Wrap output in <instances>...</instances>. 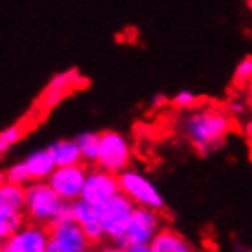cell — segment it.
<instances>
[{
  "instance_id": "22",
  "label": "cell",
  "mask_w": 252,
  "mask_h": 252,
  "mask_svg": "<svg viewBox=\"0 0 252 252\" xmlns=\"http://www.w3.org/2000/svg\"><path fill=\"white\" fill-rule=\"evenodd\" d=\"M170 104L177 110H190V108H194L199 104V99H197V95L194 92H190V90H179L177 94H174V97L170 99Z\"/></svg>"
},
{
  "instance_id": "14",
  "label": "cell",
  "mask_w": 252,
  "mask_h": 252,
  "mask_svg": "<svg viewBox=\"0 0 252 252\" xmlns=\"http://www.w3.org/2000/svg\"><path fill=\"white\" fill-rule=\"evenodd\" d=\"M24 163L28 166L30 176H32V181H48L53 170L57 168L53 159H51L50 152L46 148L33 150L32 154H28L24 158Z\"/></svg>"
},
{
  "instance_id": "31",
  "label": "cell",
  "mask_w": 252,
  "mask_h": 252,
  "mask_svg": "<svg viewBox=\"0 0 252 252\" xmlns=\"http://www.w3.org/2000/svg\"><path fill=\"white\" fill-rule=\"evenodd\" d=\"M247 6H249V9H252V0H247Z\"/></svg>"
},
{
  "instance_id": "18",
  "label": "cell",
  "mask_w": 252,
  "mask_h": 252,
  "mask_svg": "<svg viewBox=\"0 0 252 252\" xmlns=\"http://www.w3.org/2000/svg\"><path fill=\"white\" fill-rule=\"evenodd\" d=\"M2 181L13 185H20V187H28L32 181V176L28 172V166H26L24 159L22 161H15V163L7 164L4 172H2Z\"/></svg>"
},
{
  "instance_id": "10",
  "label": "cell",
  "mask_w": 252,
  "mask_h": 252,
  "mask_svg": "<svg viewBox=\"0 0 252 252\" xmlns=\"http://www.w3.org/2000/svg\"><path fill=\"white\" fill-rule=\"evenodd\" d=\"M50 243L63 252H88L90 241L75 220L57 221L50 225Z\"/></svg>"
},
{
  "instance_id": "19",
  "label": "cell",
  "mask_w": 252,
  "mask_h": 252,
  "mask_svg": "<svg viewBox=\"0 0 252 252\" xmlns=\"http://www.w3.org/2000/svg\"><path fill=\"white\" fill-rule=\"evenodd\" d=\"M28 223L26 214H13V216H0V240L4 241L9 236L20 230Z\"/></svg>"
},
{
  "instance_id": "11",
  "label": "cell",
  "mask_w": 252,
  "mask_h": 252,
  "mask_svg": "<svg viewBox=\"0 0 252 252\" xmlns=\"http://www.w3.org/2000/svg\"><path fill=\"white\" fill-rule=\"evenodd\" d=\"M82 79L84 77L79 75L75 69H66V71H61L57 75H53L51 81L48 82V86L44 88V94H42V99H40L42 104L46 108H53L55 104H59L71 90L84 84Z\"/></svg>"
},
{
  "instance_id": "8",
  "label": "cell",
  "mask_w": 252,
  "mask_h": 252,
  "mask_svg": "<svg viewBox=\"0 0 252 252\" xmlns=\"http://www.w3.org/2000/svg\"><path fill=\"white\" fill-rule=\"evenodd\" d=\"M50 245V227L28 221L24 227L2 241L0 252H46Z\"/></svg>"
},
{
  "instance_id": "4",
  "label": "cell",
  "mask_w": 252,
  "mask_h": 252,
  "mask_svg": "<svg viewBox=\"0 0 252 252\" xmlns=\"http://www.w3.org/2000/svg\"><path fill=\"white\" fill-rule=\"evenodd\" d=\"M119 185L121 192L128 195L135 207L152 208V210H159V212H163L166 208V201H164V195L161 194V190L141 170L126 168L125 172H121Z\"/></svg>"
},
{
  "instance_id": "7",
  "label": "cell",
  "mask_w": 252,
  "mask_h": 252,
  "mask_svg": "<svg viewBox=\"0 0 252 252\" xmlns=\"http://www.w3.org/2000/svg\"><path fill=\"white\" fill-rule=\"evenodd\" d=\"M88 170L82 163L73 164V166H59L53 170L48 183L51 189L57 192V195L66 203H73L82 197L84 183L88 177Z\"/></svg>"
},
{
  "instance_id": "9",
  "label": "cell",
  "mask_w": 252,
  "mask_h": 252,
  "mask_svg": "<svg viewBox=\"0 0 252 252\" xmlns=\"http://www.w3.org/2000/svg\"><path fill=\"white\" fill-rule=\"evenodd\" d=\"M119 192V176L95 166V168H90L88 170V177H86L81 199H84V201L94 205V207H101L102 203L112 199Z\"/></svg>"
},
{
  "instance_id": "3",
  "label": "cell",
  "mask_w": 252,
  "mask_h": 252,
  "mask_svg": "<svg viewBox=\"0 0 252 252\" xmlns=\"http://www.w3.org/2000/svg\"><path fill=\"white\" fill-rule=\"evenodd\" d=\"M97 210H99V218H101L102 228L106 234V241L125 245L126 228H128L130 218L135 210L132 199L119 192L112 199L102 203L101 207H97Z\"/></svg>"
},
{
  "instance_id": "28",
  "label": "cell",
  "mask_w": 252,
  "mask_h": 252,
  "mask_svg": "<svg viewBox=\"0 0 252 252\" xmlns=\"http://www.w3.org/2000/svg\"><path fill=\"white\" fill-rule=\"evenodd\" d=\"M234 252H252V251L249 247L241 245V243H236V245H234Z\"/></svg>"
},
{
  "instance_id": "15",
  "label": "cell",
  "mask_w": 252,
  "mask_h": 252,
  "mask_svg": "<svg viewBox=\"0 0 252 252\" xmlns=\"http://www.w3.org/2000/svg\"><path fill=\"white\" fill-rule=\"evenodd\" d=\"M150 247L156 252H189V251H192L189 245V241L170 227L161 228L159 234L150 243Z\"/></svg>"
},
{
  "instance_id": "27",
  "label": "cell",
  "mask_w": 252,
  "mask_h": 252,
  "mask_svg": "<svg viewBox=\"0 0 252 252\" xmlns=\"http://www.w3.org/2000/svg\"><path fill=\"white\" fill-rule=\"evenodd\" d=\"M243 130H245V135L249 137V141H252V121H247Z\"/></svg>"
},
{
  "instance_id": "23",
  "label": "cell",
  "mask_w": 252,
  "mask_h": 252,
  "mask_svg": "<svg viewBox=\"0 0 252 252\" xmlns=\"http://www.w3.org/2000/svg\"><path fill=\"white\" fill-rule=\"evenodd\" d=\"M227 112L232 117H241V115L247 112V104L243 99H240V97H234V99H228L227 102Z\"/></svg>"
},
{
  "instance_id": "12",
  "label": "cell",
  "mask_w": 252,
  "mask_h": 252,
  "mask_svg": "<svg viewBox=\"0 0 252 252\" xmlns=\"http://www.w3.org/2000/svg\"><path fill=\"white\" fill-rule=\"evenodd\" d=\"M26 214V187L2 181L0 185V216Z\"/></svg>"
},
{
  "instance_id": "29",
  "label": "cell",
  "mask_w": 252,
  "mask_h": 252,
  "mask_svg": "<svg viewBox=\"0 0 252 252\" xmlns=\"http://www.w3.org/2000/svg\"><path fill=\"white\" fill-rule=\"evenodd\" d=\"M46 252H63V251H61L59 247L53 245V243H50V245H48V251H46Z\"/></svg>"
},
{
  "instance_id": "17",
  "label": "cell",
  "mask_w": 252,
  "mask_h": 252,
  "mask_svg": "<svg viewBox=\"0 0 252 252\" xmlns=\"http://www.w3.org/2000/svg\"><path fill=\"white\" fill-rule=\"evenodd\" d=\"M71 216H73V220L81 225V228H86V227H90V225L101 221L97 207L86 203L84 199H77V201L71 203Z\"/></svg>"
},
{
  "instance_id": "16",
  "label": "cell",
  "mask_w": 252,
  "mask_h": 252,
  "mask_svg": "<svg viewBox=\"0 0 252 252\" xmlns=\"http://www.w3.org/2000/svg\"><path fill=\"white\" fill-rule=\"evenodd\" d=\"M75 139L77 146L81 150L82 163L95 164L101 150V133L99 132H81Z\"/></svg>"
},
{
  "instance_id": "21",
  "label": "cell",
  "mask_w": 252,
  "mask_h": 252,
  "mask_svg": "<svg viewBox=\"0 0 252 252\" xmlns=\"http://www.w3.org/2000/svg\"><path fill=\"white\" fill-rule=\"evenodd\" d=\"M20 139H22V126L19 123L7 126L6 130H2V133H0V154L4 156L9 148H13L19 143Z\"/></svg>"
},
{
  "instance_id": "5",
  "label": "cell",
  "mask_w": 252,
  "mask_h": 252,
  "mask_svg": "<svg viewBox=\"0 0 252 252\" xmlns=\"http://www.w3.org/2000/svg\"><path fill=\"white\" fill-rule=\"evenodd\" d=\"M132 161V146L123 133L108 130L101 133V150L95 166L119 176L121 172L130 168Z\"/></svg>"
},
{
  "instance_id": "2",
  "label": "cell",
  "mask_w": 252,
  "mask_h": 252,
  "mask_svg": "<svg viewBox=\"0 0 252 252\" xmlns=\"http://www.w3.org/2000/svg\"><path fill=\"white\" fill-rule=\"evenodd\" d=\"M66 201H63L48 181H33L26 187V218L32 223L50 227L57 220Z\"/></svg>"
},
{
  "instance_id": "20",
  "label": "cell",
  "mask_w": 252,
  "mask_h": 252,
  "mask_svg": "<svg viewBox=\"0 0 252 252\" xmlns=\"http://www.w3.org/2000/svg\"><path fill=\"white\" fill-rule=\"evenodd\" d=\"M234 84L238 88H249L252 84V57L247 55L238 63L236 69H234Z\"/></svg>"
},
{
  "instance_id": "1",
  "label": "cell",
  "mask_w": 252,
  "mask_h": 252,
  "mask_svg": "<svg viewBox=\"0 0 252 252\" xmlns=\"http://www.w3.org/2000/svg\"><path fill=\"white\" fill-rule=\"evenodd\" d=\"M179 132L192 148L201 156H208L225 145L232 132V115L227 108L216 104H197L177 121Z\"/></svg>"
},
{
  "instance_id": "13",
  "label": "cell",
  "mask_w": 252,
  "mask_h": 252,
  "mask_svg": "<svg viewBox=\"0 0 252 252\" xmlns=\"http://www.w3.org/2000/svg\"><path fill=\"white\" fill-rule=\"evenodd\" d=\"M46 150L50 152L51 159L55 166H73V164L82 163L81 150L77 146L75 139H59L46 146Z\"/></svg>"
},
{
  "instance_id": "26",
  "label": "cell",
  "mask_w": 252,
  "mask_h": 252,
  "mask_svg": "<svg viewBox=\"0 0 252 252\" xmlns=\"http://www.w3.org/2000/svg\"><path fill=\"white\" fill-rule=\"evenodd\" d=\"M130 252H156L150 245H135V247H128Z\"/></svg>"
},
{
  "instance_id": "30",
  "label": "cell",
  "mask_w": 252,
  "mask_h": 252,
  "mask_svg": "<svg viewBox=\"0 0 252 252\" xmlns=\"http://www.w3.org/2000/svg\"><path fill=\"white\" fill-rule=\"evenodd\" d=\"M249 99H251V102H252V84L249 86Z\"/></svg>"
},
{
  "instance_id": "24",
  "label": "cell",
  "mask_w": 252,
  "mask_h": 252,
  "mask_svg": "<svg viewBox=\"0 0 252 252\" xmlns=\"http://www.w3.org/2000/svg\"><path fill=\"white\" fill-rule=\"evenodd\" d=\"M95 252H130V251H128V247H125V245H119V243H110V241H108L106 245H101Z\"/></svg>"
},
{
  "instance_id": "32",
  "label": "cell",
  "mask_w": 252,
  "mask_h": 252,
  "mask_svg": "<svg viewBox=\"0 0 252 252\" xmlns=\"http://www.w3.org/2000/svg\"><path fill=\"white\" fill-rule=\"evenodd\" d=\"M88 252H95V251H88Z\"/></svg>"
},
{
  "instance_id": "25",
  "label": "cell",
  "mask_w": 252,
  "mask_h": 252,
  "mask_svg": "<svg viewBox=\"0 0 252 252\" xmlns=\"http://www.w3.org/2000/svg\"><path fill=\"white\" fill-rule=\"evenodd\" d=\"M163 104H170V99H168V97H164L163 94H156V95H154V99H152V106H154V108H161Z\"/></svg>"
},
{
  "instance_id": "6",
  "label": "cell",
  "mask_w": 252,
  "mask_h": 252,
  "mask_svg": "<svg viewBox=\"0 0 252 252\" xmlns=\"http://www.w3.org/2000/svg\"><path fill=\"white\" fill-rule=\"evenodd\" d=\"M163 228V216L159 210L135 207L125 236V247L150 245Z\"/></svg>"
}]
</instances>
